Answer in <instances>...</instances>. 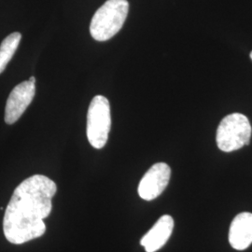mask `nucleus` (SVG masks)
<instances>
[{"label": "nucleus", "mask_w": 252, "mask_h": 252, "mask_svg": "<svg viewBox=\"0 0 252 252\" xmlns=\"http://www.w3.org/2000/svg\"><path fill=\"white\" fill-rule=\"evenodd\" d=\"M28 81H31V82H33V83H35V84H36V78H35V77H31Z\"/></svg>", "instance_id": "10"}, {"label": "nucleus", "mask_w": 252, "mask_h": 252, "mask_svg": "<svg viewBox=\"0 0 252 252\" xmlns=\"http://www.w3.org/2000/svg\"><path fill=\"white\" fill-rule=\"evenodd\" d=\"M174 220L169 215L161 217L153 228L142 237L140 244L146 252H155L162 248L171 236Z\"/></svg>", "instance_id": "7"}, {"label": "nucleus", "mask_w": 252, "mask_h": 252, "mask_svg": "<svg viewBox=\"0 0 252 252\" xmlns=\"http://www.w3.org/2000/svg\"><path fill=\"white\" fill-rule=\"evenodd\" d=\"M127 0H108L97 9L91 21L90 33L97 41H107L122 29L128 15Z\"/></svg>", "instance_id": "2"}, {"label": "nucleus", "mask_w": 252, "mask_h": 252, "mask_svg": "<svg viewBox=\"0 0 252 252\" xmlns=\"http://www.w3.org/2000/svg\"><path fill=\"white\" fill-rule=\"evenodd\" d=\"M111 127L110 106L108 98L96 95L91 101L87 114V138L94 149H102L107 144Z\"/></svg>", "instance_id": "4"}, {"label": "nucleus", "mask_w": 252, "mask_h": 252, "mask_svg": "<svg viewBox=\"0 0 252 252\" xmlns=\"http://www.w3.org/2000/svg\"><path fill=\"white\" fill-rule=\"evenodd\" d=\"M252 126L243 114L233 113L220 122L217 130V145L224 153L237 151L250 144Z\"/></svg>", "instance_id": "3"}, {"label": "nucleus", "mask_w": 252, "mask_h": 252, "mask_svg": "<svg viewBox=\"0 0 252 252\" xmlns=\"http://www.w3.org/2000/svg\"><path fill=\"white\" fill-rule=\"evenodd\" d=\"M229 242L236 251H245L252 244V213L236 215L229 230Z\"/></svg>", "instance_id": "8"}, {"label": "nucleus", "mask_w": 252, "mask_h": 252, "mask_svg": "<svg viewBox=\"0 0 252 252\" xmlns=\"http://www.w3.org/2000/svg\"><path fill=\"white\" fill-rule=\"evenodd\" d=\"M36 94V84L27 81L18 84L9 94L5 109V122L13 125L24 114Z\"/></svg>", "instance_id": "6"}, {"label": "nucleus", "mask_w": 252, "mask_h": 252, "mask_svg": "<svg viewBox=\"0 0 252 252\" xmlns=\"http://www.w3.org/2000/svg\"><path fill=\"white\" fill-rule=\"evenodd\" d=\"M56 190L54 180L43 175H34L19 184L3 219V232L9 243H27L45 234L44 220L53 210Z\"/></svg>", "instance_id": "1"}, {"label": "nucleus", "mask_w": 252, "mask_h": 252, "mask_svg": "<svg viewBox=\"0 0 252 252\" xmlns=\"http://www.w3.org/2000/svg\"><path fill=\"white\" fill-rule=\"evenodd\" d=\"M21 39L22 35L19 32H14L2 41L0 45V74L5 70L9 61L13 57Z\"/></svg>", "instance_id": "9"}, {"label": "nucleus", "mask_w": 252, "mask_h": 252, "mask_svg": "<svg viewBox=\"0 0 252 252\" xmlns=\"http://www.w3.org/2000/svg\"><path fill=\"white\" fill-rule=\"evenodd\" d=\"M171 169L165 162H157L146 172L138 185V194L146 201L157 198L167 187Z\"/></svg>", "instance_id": "5"}, {"label": "nucleus", "mask_w": 252, "mask_h": 252, "mask_svg": "<svg viewBox=\"0 0 252 252\" xmlns=\"http://www.w3.org/2000/svg\"><path fill=\"white\" fill-rule=\"evenodd\" d=\"M251 58H252V53H251Z\"/></svg>", "instance_id": "11"}]
</instances>
